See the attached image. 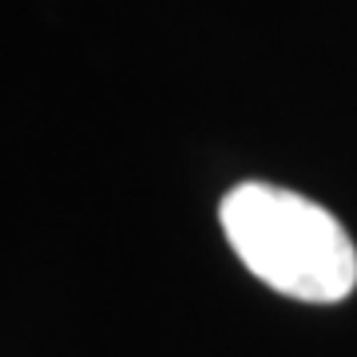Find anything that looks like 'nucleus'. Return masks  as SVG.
<instances>
[{
  "label": "nucleus",
  "instance_id": "nucleus-1",
  "mask_svg": "<svg viewBox=\"0 0 357 357\" xmlns=\"http://www.w3.org/2000/svg\"><path fill=\"white\" fill-rule=\"evenodd\" d=\"M218 222L230 250L270 290L294 302L330 306L357 286L349 230L314 199L274 183H238L222 195Z\"/></svg>",
  "mask_w": 357,
  "mask_h": 357
}]
</instances>
